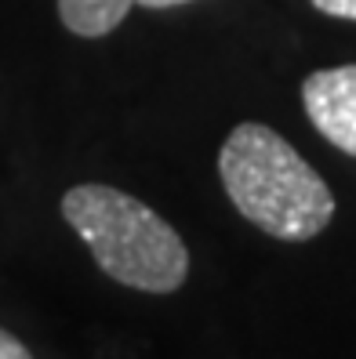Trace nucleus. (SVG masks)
Wrapping results in <instances>:
<instances>
[{
	"label": "nucleus",
	"instance_id": "nucleus-1",
	"mask_svg": "<svg viewBox=\"0 0 356 359\" xmlns=\"http://www.w3.org/2000/svg\"><path fill=\"white\" fill-rule=\"evenodd\" d=\"M218 175L233 207L273 240H312L334 218L327 182L265 123L247 120L229 131L218 153Z\"/></svg>",
	"mask_w": 356,
	"mask_h": 359
},
{
	"label": "nucleus",
	"instance_id": "nucleus-2",
	"mask_svg": "<svg viewBox=\"0 0 356 359\" xmlns=\"http://www.w3.org/2000/svg\"><path fill=\"white\" fill-rule=\"evenodd\" d=\"M62 218L88 243L98 269L124 287L171 294L190 276V250L178 232L113 185H73L62 196Z\"/></svg>",
	"mask_w": 356,
	"mask_h": 359
},
{
	"label": "nucleus",
	"instance_id": "nucleus-3",
	"mask_svg": "<svg viewBox=\"0 0 356 359\" xmlns=\"http://www.w3.org/2000/svg\"><path fill=\"white\" fill-rule=\"evenodd\" d=\"M302 105L334 149L356 156V62L309 73L302 80Z\"/></svg>",
	"mask_w": 356,
	"mask_h": 359
},
{
	"label": "nucleus",
	"instance_id": "nucleus-4",
	"mask_svg": "<svg viewBox=\"0 0 356 359\" xmlns=\"http://www.w3.org/2000/svg\"><path fill=\"white\" fill-rule=\"evenodd\" d=\"M131 8L135 0H58V18L70 33L98 40L113 33Z\"/></svg>",
	"mask_w": 356,
	"mask_h": 359
},
{
	"label": "nucleus",
	"instance_id": "nucleus-5",
	"mask_svg": "<svg viewBox=\"0 0 356 359\" xmlns=\"http://www.w3.org/2000/svg\"><path fill=\"white\" fill-rule=\"evenodd\" d=\"M309 4L331 18H349V22H356V0H309Z\"/></svg>",
	"mask_w": 356,
	"mask_h": 359
},
{
	"label": "nucleus",
	"instance_id": "nucleus-6",
	"mask_svg": "<svg viewBox=\"0 0 356 359\" xmlns=\"http://www.w3.org/2000/svg\"><path fill=\"white\" fill-rule=\"evenodd\" d=\"M0 359H33V355L15 334H8L4 327H0Z\"/></svg>",
	"mask_w": 356,
	"mask_h": 359
},
{
	"label": "nucleus",
	"instance_id": "nucleus-7",
	"mask_svg": "<svg viewBox=\"0 0 356 359\" xmlns=\"http://www.w3.org/2000/svg\"><path fill=\"white\" fill-rule=\"evenodd\" d=\"M135 4H142V8H153V11H160V8H178V4H193V0H135Z\"/></svg>",
	"mask_w": 356,
	"mask_h": 359
}]
</instances>
